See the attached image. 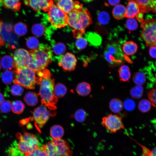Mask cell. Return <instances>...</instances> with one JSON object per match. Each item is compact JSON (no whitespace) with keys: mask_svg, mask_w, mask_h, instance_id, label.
Masks as SVG:
<instances>
[{"mask_svg":"<svg viewBox=\"0 0 156 156\" xmlns=\"http://www.w3.org/2000/svg\"><path fill=\"white\" fill-rule=\"evenodd\" d=\"M67 15L68 24L73 29V36L77 39L81 37L86 28L92 23L89 12L78 1Z\"/></svg>","mask_w":156,"mask_h":156,"instance_id":"6da1fadb","label":"cell"},{"mask_svg":"<svg viewBox=\"0 0 156 156\" xmlns=\"http://www.w3.org/2000/svg\"><path fill=\"white\" fill-rule=\"evenodd\" d=\"M36 73L38 77L37 83L40 84L39 95L43 105L50 109H55L57 98L54 93V81L50 77L49 71L47 69Z\"/></svg>","mask_w":156,"mask_h":156,"instance_id":"7a4b0ae2","label":"cell"},{"mask_svg":"<svg viewBox=\"0 0 156 156\" xmlns=\"http://www.w3.org/2000/svg\"><path fill=\"white\" fill-rule=\"evenodd\" d=\"M29 52V59L27 66L36 73L45 69L51 62L52 51L47 45H40Z\"/></svg>","mask_w":156,"mask_h":156,"instance_id":"3957f363","label":"cell"},{"mask_svg":"<svg viewBox=\"0 0 156 156\" xmlns=\"http://www.w3.org/2000/svg\"><path fill=\"white\" fill-rule=\"evenodd\" d=\"M14 79L13 83L18 84L26 88H35L38 77L36 73L28 66L15 68L14 70Z\"/></svg>","mask_w":156,"mask_h":156,"instance_id":"277c9868","label":"cell"},{"mask_svg":"<svg viewBox=\"0 0 156 156\" xmlns=\"http://www.w3.org/2000/svg\"><path fill=\"white\" fill-rule=\"evenodd\" d=\"M42 146L47 156H72L73 155L68 142L62 138L52 139Z\"/></svg>","mask_w":156,"mask_h":156,"instance_id":"5b68a950","label":"cell"},{"mask_svg":"<svg viewBox=\"0 0 156 156\" xmlns=\"http://www.w3.org/2000/svg\"><path fill=\"white\" fill-rule=\"evenodd\" d=\"M18 141L17 147L24 156H27L31 152L39 147V140L34 134L25 132L23 134L17 133L16 135Z\"/></svg>","mask_w":156,"mask_h":156,"instance_id":"8992f818","label":"cell"},{"mask_svg":"<svg viewBox=\"0 0 156 156\" xmlns=\"http://www.w3.org/2000/svg\"><path fill=\"white\" fill-rule=\"evenodd\" d=\"M142 30V38L147 47L156 46V21L155 18L143 19L140 22Z\"/></svg>","mask_w":156,"mask_h":156,"instance_id":"52a82bcc","label":"cell"},{"mask_svg":"<svg viewBox=\"0 0 156 156\" xmlns=\"http://www.w3.org/2000/svg\"><path fill=\"white\" fill-rule=\"evenodd\" d=\"M103 56L110 66H112L119 65L123 61L122 51L120 45L117 43L107 45L104 52Z\"/></svg>","mask_w":156,"mask_h":156,"instance_id":"ba28073f","label":"cell"},{"mask_svg":"<svg viewBox=\"0 0 156 156\" xmlns=\"http://www.w3.org/2000/svg\"><path fill=\"white\" fill-rule=\"evenodd\" d=\"M48 12L49 20L54 27L61 28L68 24L67 14L55 5L53 4Z\"/></svg>","mask_w":156,"mask_h":156,"instance_id":"9c48e42d","label":"cell"},{"mask_svg":"<svg viewBox=\"0 0 156 156\" xmlns=\"http://www.w3.org/2000/svg\"><path fill=\"white\" fill-rule=\"evenodd\" d=\"M102 124L111 133H115L118 130L125 129L122 117L119 115L110 114L103 117Z\"/></svg>","mask_w":156,"mask_h":156,"instance_id":"30bf717a","label":"cell"},{"mask_svg":"<svg viewBox=\"0 0 156 156\" xmlns=\"http://www.w3.org/2000/svg\"><path fill=\"white\" fill-rule=\"evenodd\" d=\"M51 114L46 107L41 105L35 109L33 112V118L36 126L41 128L48 121Z\"/></svg>","mask_w":156,"mask_h":156,"instance_id":"8fae6325","label":"cell"},{"mask_svg":"<svg viewBox=\"0 0 156 156\" xmlns=\"http://www.w3.org/2000/svg\"><path fill=\"white\" fill-rule=\"evenodd\" d=\"M1 34L5 41L13 48L17 46L18 38L14 33L12 27L11 25L3 23Z\"/></svg>","mask_w":156,"mask_h":156,"instance_id":"7c38bea8","label":"cell"},{"mask_svg":"<svg viewBox=\"0 0 156 156\" xmlns=\"http://www.w3.org/2000/svg\"><path fill=\"white\" fill-rule=\"evenodd\" d=\"M26 5L36 11L48 12L53 4V0H24Z\"/></svg>","mask_w":156,"mask_h":156,"instance_id":"4fadbf2b","label":"cell"},{"mask_svg":"<svg viewBox=\"0 0 156 156\" xmlns=\"http://www.w3.org/2000/svg\"><path fill=\"white\" fill-rule=\"evenodd\" d=\"M13 58L15 68L27 66L29 59V52L24 49H18L14 51Z\"/></svg>","mask_w":156,"mask_h":156,"instance_id":"5bb4252c","label":"cell"},{"mask_svg":"<svg viewBox=\"0 0 156 156\" xmlns=\"http://www.w3.org/2000/svg\"><path fill=\"white\" fill-rule=\"evenodd\" d=\"M77 60L75 56L70 53H67L59 59V66L65 71L73 70L76 66Z\"/></svg>","mask_w":156,"mask_h":156,"instance_id":"9a60e30c","label":"cell"},{"mask_svg":"<svg viewBox=\"0 0 156 156\" xmlns=\"http://www.w3.org/2000/svg\"><path fill=\"white\" fill-rule=\"evenodd\" d=\"M133 1L139 6L141 13L144 14L151 11L156 13V0H127Z\"/></svg>","mask_w":156,"mask_h":156,"instance_id":"2e32d148","label":"cell"},{"mask_svg":"<svg viewBox=\"0 0 156 156\" xmlns=\"http://www.w3.org/2000/svg\"><path fill=\"white\" fill-rule=\"evenodd\" d=\"M55 5L66 14H68L74 8L78 1L73 0H55Z\"/></svg>","mask_w":156,"mask_h":156,"instance_id":"e0dca14e","label":"cell"},{"mask_svg":"<svg viewBox=\"0 0 156 156\" xmlns=\"http://www.w3.org/2000/svg\"><path fill=\"white\" fill-rule=\"evenodd\" d=\"M126 9L125 17L128 18H133L141 13L138 5L133 1H128Z\"/></svg>","mask_w":156,"mask_h":156,"instance_id":"ac0fdd59","label":"cell"},{"mask_svg":"<svg viewBox=\"0 0 156 156\" xmlns=\"http://www.w3.org/2000/svg\"><path fill=\"white\" fill-rule=\"evenodd\" d=\"M138 49L137 45L135 43L132 41H128L124 44L122 49L125 54L131 55L135 54Z\"/></svg>","mask_w":156,"mask_h":156,"instance_id":"d6986e66","label":"cell"},{"mask_svg":"<svg viewBox=\"0 0 156 156\" xmlns=\"http://www.w3.org/2000/svg\"><path fill=\"white\" fill-rule=\"evenodd\" d=\"M0 64L1 67L4 70H10L15 67L13 57L8 55L4 56L2 57Z\"/></svg>","mask_w":156,"mask_h":156,"instance_id":"ffe728a7","label":"cell"},{"mask_svg":"<svg viewBox=\"0 0 156 156\" xmlns=\"http://www.w3.org/2000/svg\"><path fill=\"white\" fill-rule=\"evenodd\" d=\"M2 1L4 7L13 11H19L21 8V0H2Z\"/></svg>","mask_w":156,"mask_h":156,"instance_id":"44dd1931","label":"cell"},{"mask_svg":"<svg viewBox=\"0 0 156 156\" xmlns=\"http://www.w3.org/2000/svg\"><path fill=\"white\" fill-rule=\"evenodd\" d=\"M64 133V130L61 126L56 125L52 126L50 129V134L53 140L62 138Z\"/></svg>","mask_w":156,"mask_h":156,"instance_id":"7402d4cb","label":"cell"},{"mask_svg":"<svg viewBox=\"0 0 156 156\" xmlns=\"http://www.w3.org/2000/svg\"><path fill=\"white\" fill-rule=\"evenodd\" d=\"M76 90L78 94L81 96H85L90 93L91 88L89 84L86 82H83L78 84Z\"/></svg>","mask_w":156,"mask_h":156,"instance_id":"603a6c76","label":"cell"},{"mask_svg":"<svg viewBox=\"0 0 156 156\" xmlns=\"http://www.w3.org/2000/svg\"><path fill=\"white\" fill-rule=\"evenodd\" d=\"M126 7L121 4L115 5L112 11V14L114 17L117 20H121L125 17L126 12Z\"/></svg>","mask_w":156,"mask_h":156,"instance_id":"cb8c5ba5","label":"cell"},{"mask_svg":"<svg viewBox=\"0 0 156 156\" xmlns=\"http://www.w3.org/2000/svg\"><path fill=\"white\" fill-rule=\"evenodd\" d=\"M119 78L122 81H128L129 80L131 73L129 67L126 65L121 66L118 70Z\"/></svg>","mask_w":156,"mask_h":156,"instance_id":"d4e9b609","label":"cell"},{"mask_svg":"<svg viewBox=\"0 0 156 156\" xmlns=\"http://www.w3.org/2000/svg\"><path fill=\"white\" fill-rule=\"evenodd\" d=\"M24 100L26 103L29 106H34L38 102L37 94L35 92H29L27 93L24 97Z\"/></svg>","mask_w":156,"mask_h":156,"instance_id":"484cf974","label":"cell"},{"mask_svg":"<svg viewBox=\"0 0 156 156\" xmlns=\"http://www.w3.org/2000/svg\"><path fill=\"white\" fill-rule=\"evenodd\" d=\"M123 104L121 100L116 98L112 99L109 104L110 109L114 113L120 112L123 109Z\"/></svg>","mask_w":156,"mask_h":156,"instance_id":"4316f807","label":"cell"},{"mask_svg":"<svg viewBox=\"0 0 156 156\" xmlns=\"http://www.w3.org/2000/svg\"><path fill=\"white\" fill-rule=\"evenodd\" d=\"M67 92L66 87L61 83H57L54 87V93L57 98L62 97L66 94Z\"/></svg>","mask_w":156,"mask_h":156,"instance_id":"83f0119b","label":"cell"},{"mask_svg":"<svg viewBox=\"0 0 156 156\" xmlns=\"http://www.w3.org/2000/svg\"><path fill=\"white\" fill-rule=\"evenodd\" d=\"M14 30L15 34L17 35L23 36L27 32V27L26 24L24 23L19 22L14 25Z\"/></svg>","mask_w":156,"mask_h":156,"instance_id":"f1b7e54d","label":"cell"},{"mask_svg":"<svg viewBox=\"0 0 156 156\" xmlns=\"http://www.w3.org/2000/svg\"><path fill=\"white\" fill-rule=\"evenodd\" d=\"M12 110L13 112L16 114H21L24 110L25 106L23 103L21 101L16 100L12 103Z\"/></svg>","mask_w":156,"mask_h":156,"instance_id":"f546056e","label":"cell"},{"mask_svg":"<svg viewBox=\"0 0 156 156\" xmlns=\"http://www.w3.org/2000/svg\"><path fill=\"white\" fill-rule=\"evenodd\" d=\"M14 72L10 70H6L1 75V80L5 84H9L13 81L14 77Z\"/></svg>","mask_w":156,"mask_h":156,"instance_id":"4dcf8cb0","label":"cell"},{"mask_svg":"<svg viewBox=\"0 0 156 156\" xmlns=\"http://www.w3.org/2000/svg\"><path fill=\"white\" fill-rule=\"evenodd\" d=\"M134 82L137 85L143 84L146 81V77L144 74L141 72H138L134 75L133 77Z\"/></svg>","mask_w":156,"mask_h":156,"instance_id":"1f68e13d","label":"cell"},{"mask_svg":"<svg viewBox=\"0 0 156 156\" xmlns=\"http://www.w3.org/2000/svg\"><path fill=\"white\" fill-rule=\"evenodd\" d=\"M143 88L141 86L137 85L130 90V93L132 97L135 99L141 98L143 94Z\"/></svg>","mask_w":156,"mask_h":156,"instance_id":"d6a6232c","label":"cell"},{"mask_svg":"<svg viewBox=\"0 0 156 156\" xmlns=\"http://www.w3.org/2000/svg\"><path fill=\"white\" fill-rule=\"evenodd\" d=\"M151 104L148 100L143 99L140 101L138 105L139 110L142 112H148L151 109Z\"/></svg>","mask_w":156,"mask_h":156,"instance_id":"836d02e7","label":"cell"},{"mask_svg":"<svg viewBox=\"0 0 156 156\" xmlns=\"http://www.w3.org/2000/svg\"><path fill=\"white\" fill-rule=\"evenodd\" d=\"M31 30L32 33L35 36H40L44 34L45 28L42 25L36 24L32 26Z\"/></svg>","mask_w":156,"mask_h":156,"instance_id":"e575fe53","label":"cell"},{"mask_svg":"<svg viewBox=\"0 0 156 156\" xmlns=\"http://www.w3.org/2000/svg\"><path fill=\"white\" fill-rule=\"evenodd\" d=\"M27 47L32 49H36L39 47V42L37 39L34 36L29 37L26 42Z\"/></svg>","mask_w":156,"mask_h":156,"instance_id":"d590c367","label":"cell"},{"mask_svg":"<svg viewBox=\"0 0 156 156\" xmlns=\"http://www.w3.org/2000/svg\"><path fill=\"white\" fill-rule=\"evenodd\" d=\"M53 49L55 54L60 56L64 53L66 50V47L63 43H58L53 45Z\"/></svg>","mask_w":156,"mask_h":156,"instance_id":"8d00e7d4","label":"cell"},{"mask_svg":"<svg viewBox=\"0 0 156 156\" xmlns=\"http://www.w3.org/2000/svg\"><path fill=\"white\" fill-rule=\"evenodd\" d=\"M86 117V112L84 110L81 109L77 110L74 114V117L76 120L80 122H84Z\"/></svg>","mask_w":156,"mask_h":156,"instance_id":"74e56055","label":"cell"},{"mask_svg":"<svg viewBox=\"0 0 156 156\" xmlns=\"http://www.w3.org/2000/svg\"><path fill=\"white\" fill-rule=\"evenodd\" d=\"M99 22L102 25H106L109 22L110 16L109 14L105 11H101L98 14V16Z\"/></svg>","mask_w":156,"mask_h":156,"instance_id":"f35d334b","label":"cell"},{"mask_svg":"<svg viewBox=\"0 0 156 156\" xmlns=\"http://www.w3.org/2000/svg\"><path fill=\"white\" fill-rule=\"evenodd\" d=\"M141 147L143 156H156V148L155 147L152 150H150L146 146L138 143Z\"/></svg>","mask_w":156,"mask_h":156,"instance_id":"ab89813d","label":"cell"},{"mask_svg":"<svg viewBox=\"0 0 156 156\" xmlns=\"http://www.w3.org/2000/svg\"><path fill=\"white\" fill-rule=\"evenodd\" d=\"M126 25L127 28L130 31L135 30L138 26L137 21L134 18H128L126 21Z\"/></svg>","mask_w":156,"mask_h":156,"instance_id":"60d3db41","label":"cell"},{"mask_svg":"<svg viewBox=\"0 0 156 156\" xmlns=\"http://www.w3.org/2000/svg\"><path fill=\"white\" fill-rule=\"evenodd\" d=\"M11 92L14 96L21 95L23 92V89L21 86L17 84H14L11 88Z\"/></svg>","mask_w":156,"mask_h":156,"instance_id":"b9f144b4","label":"cell"},{"mask_svg":"<svg viewBox=\"0 0 156 156\" xmlns=\"http://www.w3.org/2000/svg\"><path fill=\"white\" fill-rule=\"evenodd\" d=\"M27 156H47L42 146L38 147L31 152Z\"/></svg>","mask_w":156,"mask_h":156,"instance_id":"7bdbcfd3","label":"cell"},{"mask_svg":"<svg viewBox=\"0 0 156 156\" xmlns=\"http://www.w3.org/2000/svg\"><path fill=\"white\" fill-rule=\"evenodd\" d=\"M0 105V109L4 113H8L12 110V103L9 101L4 100Z\"/></svg>","mask_w":156,"mask_h":156,"instance_id":"ee69618b","label":"cell"},{"mask_svg":"<svg viewBox=\"0 0 156 156\" xmlns=\"http://www.w3.org/2000/svg\"><path fill=\"white\" fill-rule=\"evenodd\" d=\"M87 44V40L83 38L80 37L77 39L75 42V46L79 50L85 48Z\"/></svg>","mask_w":156,"mask_h":156,"instance_id":"f6af8a7d","label":"cell"},{"mask_svg":"<svg viewBox=\"0 0 156 156\" xmlns=\"http://www.w3.org/2000/svg\"><path fill=\"white\" fill-rule=\"evenodd\" d=\"M123 105H124L125 109L129 111L133 110L135 107V102L133 100L130 99H128L125 100Z\"/></svg>","mask_w":156,"mask_h":156,"instance_id":"bcb514c9","label":"cell"},{"mask_svg":"<svg viewBox=\"0 0 156 156\" xmlns=\"http://www.w3.org/2000/svg\"><path fill=\"white\" fill-rule=\"evenodd\" d=\"M148 96L152 105L156 107V89H153L148 92Z\"/></svg>","mask_w":156,"mask_h":156,"instance_id":"7dc6e473","label":"cell"},{"mask_svg":"<svg viewBox=\"0 0 156 156\" xmlns=\"http://www.w3.org/2000/svg\"><path fill=\"white\" fill-rule=\"evenodd\" d=\"M149 47V54L151 57L155 59L156 58V46H152Z\"/></svg>","mask_w":156,"mask_h":156,"instance_id":"c3c4849f","label":"cell"},{"mask_svg":"<svg viewBox=\"0 0 156 156\" xmlns=\"http://www.w3.org/2000/svg\"><path fill=\"white\" fill-rule=\"evenodd\" d=\"M3 24V22L0 20V47L4 45L5 43V42L2 38L1 34V29Z\"/></svg>","mask_w":156,"mask_h":156,"instance_id":"681fc988","label":"cell"},{"mask_svg":"<svg viewBox=\"0 0 156 156\" xmlns=\"http://www.w3.org/2000/svg\"><path fill=\"white\" fill-rule=\"evenodd\" d=\"M109 4L112 6H115L119 4L120 0H108Z\"/></svg>","mask_w":156,"mask_h":156,"instance_id":"f907efd6","label":"cell"},{"mask_svg":"<svg viewBox=\"0 0 156 156\" xmlns=\"http://www.w3.org/2000/svg\"><path fill=\"white\" fill-rule=\"evenodd\" d=\"M4 101V97L3 94L0 92V105Z\"/></svg>","mask_w":156,"mask_h":156,"instance_id":"816d5d0a","label":"cell"},{"mask_svg":"<svg viewBox=\"0 0 156 156\" xmlns=\"http://www.w3.org/2000/svg\"><path fill=\"white\" fill-rule=\"evenodd\" d=\"M93 0H83V1L87 3L90 2L92 1Z\"/></svg>","mask_w":156,"mask_h":156,"instance_id":"f5cc1de1","label":"cell"},{"mask_svg":"<svg viewBox=\"0 0 156 156\" xmlns=\"http://www.w3.org/2000/svg\"><path fill=\"white\" fill-rule=\"evenodd\" d=\"M1 65H0V70L1 69Z\"/></svg>","mask_w":156,"mask_h":156,"instance_id":"db71d44e","label":"cell"},{"mask_svg":"<svg viewBox=\"0 0 156 156\" xmlns=\"http://www.w3.org/2000/svg\"><path fill=\"white\" fill-rule=\"evenodd\" d=\"M2 0H0V3L2 1Z\"/></svg>","mask_w":156,"mask_h":156,"instance_id":"11a10c76","label":"cell"},{"mask_svg":"<svg viewBox=\"0 0 156 156\" xmlns=\"http://www.w3.org/2000/svg\"><path fill=\"white\" fill-rule=\"evenodd\" d=\"M1 129H0V132H1Z\"/></svg>","mask_w":156,"mask_h":156,"instance_id":"9f6ffc18","label":"cell"}]
</instances>
